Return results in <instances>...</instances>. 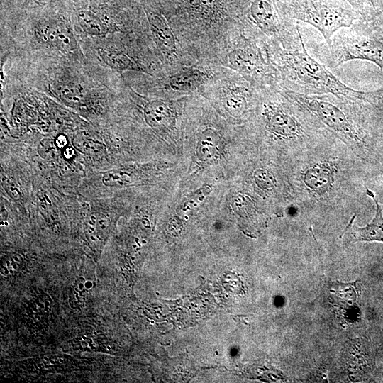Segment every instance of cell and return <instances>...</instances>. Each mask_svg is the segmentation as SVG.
<instances>
[{
	"instance_id": "obj_1",
	"label": "cell",
	"mask_w": 383,
	"mask_h": 383,
	"mask_svg": "<svg viewBox=\"0 0 383 383\" xmlns=\"http://www.w3.org/2000/svg\"><path fill=\"white\" fill-rule=\"evenodd\" d=\"M282 92L310 113L329 133L353 150H362L370 137L372 122L383 118V91L375 99L355 100L333 94Z\"/></svg>"
},
{
	"instance_id": "obj_2",
	"label": "cell",
	"mask_w": 383,
	"mask_h": 383,
	"mask_svg": "<svg viewBox=\"0 0 383 383\" xmlns=\"http://www.w3.org/2000/svg\"><path fill=\"white\" fill-rule=\"evenodd\" d=\"M284 89L296 93L333 94L355 100H370L379 96L383 87L374 91L355 90L338 79L324 65L311 57L303 43L299 48H278L274 51Z\"/></svg>"
},
{
	"instance_id": "obj_3",
	"label": "cell",
	"mask_w": 383,
	"mask_h": 383,
	"mask_svg": "<svg viewBox=\"0 0 383 383\" xmlns=\"http://www.w3.org/2000/svg\"><path fill=\"white\" fill-rule=\"evenodd\" d=\"M335 33L328 45V65L335 69L344 62L362 60L375 63L383 72V20L358 19Z\"/></svg>"
},
{
	"instance_id": "obj_4",
	"label": "cell",
	"mask_w": 383,
	"mask_h": 383,
	"mask_svg": "<svg viewBox=\"0 0 383 383\" xmlns=\"http://www.w3.org/2000/svg\"><path fill=\"white\" fill-rule=\"evenodd\" d=\"M289 17L310 24L321 32L327 44L343 28L361 19L360 15L343 0H287Z\"/></svg>"
},
{
	"instance_id": "obj_5",
	"label": "cell",
	"mask_w": 383,
	"mask_h": 383,
	"mask_svg": "<svg viewBox=\"0 0 383 383\" xmlns=\"http://www.w3.org/2000/svg\"><path fill=\"white\" fill-rule=\"evenodd\" d=\"M36 38L48 48L67 55H77L79 48L73 30L65 15L46 11L36 18Z\"/></svg>"
},
{
	"instance_id": "obj_6",
	"label": "cell",
	"mask_w": 383,
	"mask_h": 383,
	"mask_svg": "<svg viewBox=\"0 0 383 383\" xmlns=\"http://www.w3.org/2000/svg\"><path fill=\"white\" fill-rule=\"evenodd\" d=\"M229 61L236 70L261 83L267 74L260 52L253 45L237 48L229 54Z\"/></svg>"
},
{
	"instance_id": "obj_7",
	"label": "cell",
	"mask_w": 383,
	"mask_h": 383,
	"mask_svg": "<svg viewBox=\"0 0 383 383\" xmlns=\"http://www.w3.org/2000/svg\"><path fill=\"white\" fill-rule=\"evenodd\" d=\"M337 168L333 162L325 160L309 166L302 179L306 188L314 195L322 197L333 189Z\"/></svg>"
},
{
	"instance_id": "obj_8",
	"label": "cell",
	"mask_w": 383,
	"mask_h": 383,
	"mask_svg": "<svg viewBox=\"0 0 383 383\" xmlns=\"http://www.w3.org/2000/svg\"><path fill=\"white\" fill-rule=\"evenodd\" d=\"M367 194L374 201L376 211L372 220L365 226L360 228L353 225V219L345 232L350 235L351 242H380L383 243V214L382 209L375 199L373 192L366 188Z\"/></svg>"
},
{
	"instance_id": "obj_9",
	"label": "cell",
	"mask_w": 383,
	"mask_h": 383,
	"mask_svg": "<svg viewBox=\"0 0 383 383\" xmlns=\"http://www.w3.org/2000/svg\"><path fill=\"white\" fill-rule=\"evenodd\" d=\"M50 89L60 101L74 107L87 106L91 99L89 91L81 84L72 81H56L50 86Z\"/></svg>"
},
{
	"instance_id": "obj_10",
	"label": "cell",
	"mask_w": 383,
	"mask_h": 383,
	"mask_svg": "<svg viewBox=\"0 0 383 383\" xmlns=\"http://www.w3.org/2000/svg\"><path fill=\"white\" fill-rule=\"evenodd\" d=\"M152 33L157 44L167 52L173 53L176 50L174 35L165 20L155 11L145 9Z\"/></svg>"
},
{
	"instance_id": "obj_11",
	"label": "cell",
	"mask_w": 383,
	"mask_h": 383,
	"mask_svg": "<svg viewBox=\"0 0 383 383\" xmlns=\"http://www.w3.org/2000/svg\"><path fill=\"white\" fill-rule=\"evenodd\" d=\"M97 54L105 65L116 71L143 70L133 58L119 50L99 48Z\"/></svg>"
},
{
	"instance_id": "obj_12",
	"label": "cell",
	"mask_w": 383,
	"mask_h": 383,
	"mask_svg": "<svg viewBox=\"0 0 383 383\" xmlns=\"http://www.w3.org/2000/svg\"><path fill=\"white\" fill-rule=\"evenodd\" d=\"M144 114L147 123L155 128H167L172 120L168 106L159 100L148 103L144 110Z\"/></svg>"
},
{
	"instance_id": "obj_13",
	"label": "cell",
	"mask_w": 383,
	"mask_h": 383,
	"mask_svg": "<svg viewBox=\"0 0 383 383\" xmlns=\"http://www.w3.org/2000/svg\"><path fill=\"white\" fill-rule=\"evenodd\" d=\"M202 72L197 69H192L174 76L170 81V86L177 91H191L196 89L202 82Z\"/></svg>"
},
{
	"instance_id": "obj_14",
	"label": "cell",
	"mask_w": 383,
	"mask_h": 383,
	"mask_svg": "<svg viewBox=\"0 0 383 383\" xmlns=\"http://www.w3.org/2000/svg\"><path fill=\"white\" fill-rule=\"evenodd\" d=\"M250 94L246 88H239L228 94L226 98V103L233 114L241 116L246 111Z\"/></svg>"
},
{
	"instance_id": "obj_15",
	"label": "cell",
	"mask_w": 383,
	"mask_h": 383,
	"mask_svg": "<svg viewBox=\"0 0 383 383\" xmlns=\"http://www.w3.org/2000/svg\"><path fill=\"white\" fill-rule=\"evenodd\" d=\"M360 15L364 21H372L376 16L375 6L372 0H345Z\"/></svg>"
},
{
	"instance_id": "obj_16",
	"label": "cell",
	"mask_w": 383,
	"mask_h": 383,
	"mask_svg": "<svg viewBox=\"0 0 383 383\" xmlns=\"http://www.w3.org/2000/svg\"><path fill=\"white\" fill-rule=\"evenodd\" d=\"M74 144L79 150L87 153L98 152L103 148L101 143L83 134L74 138Z\"/></svg>"
},
{
	"instance_id": "obj_17",
	"label": "cell",
	"mask_w": 383,
	"mask_h": 383,
	"mask_svg": "<svg viewBox=\"0 0 383 383\" xmlns=\"http://www.w3.org/2000/svg\"><path fill=\"white\" fill-rule=\"evenodd\" d=\"M255 179L257 184L262 189H272L276 183L272 174L263 170H258L255 172Z\"/></svg>"
},
{
	"instance_id": "obj_18",
	"label": "cell",
	"mask_w": 383,
	"mask_h": 383,
	"mask_svg": "<svg viewBox=\"0 0 383 383\" xmlns=\"http://www.w3.org/2000/svg\"><path fill=\"white\" fill-rule=\"evenodd\" d=\"M56 143L58 147L63 148L67 144V139L66 137L64 135H59L56 140Z\"/></svg>"
},
{
	"instance_id": "obj_19",
	"label": "cell",
	"mask_w": 383,
	"mask_h": 383,
	"mask_svg": "<svg viewBox=\"0 0 383 383\" xmlns=\"http://www.w3.org/2000/svg\"><path fill=\"white\" fill-rule=\"evenodd\" d=\"M72 151L71 149L70 148H67L66 150H65V156L66 157H71L72 155Z\"/></svg>"
},
{
	"instance_id": "obj_20",
	"label": "cell",
	"mask_w": 383,
	"mask_h": 383,
	"mask_svg": "<svg viewBox=\"0 0 383 383\" xmlns=\"http://www.w3.org/2000/svg\"><path fill=\"white\" fill-rule=\"evenodd\" d=\"M35 1L39 2V3H50V2L55 1H58V0H35Z\"/></svg>"
},
{
	"instance_id": "obj_21",
	"label": "cell",
	"mask_w": 383,
	"mask_h": 383,
	"mask_svg": "<svg viewBox=\"0 0 383 383\" xmlns=\"http://www.w3.org/2000/svg\"><path fill=\"white\" fill-rule=\"evenodd\" d=\"M12 265H13V267L14 269H16V264H12Z\"/></svg>"
},
{
	"instance_id": "obj_22",
	"label": "cell",
	"mask_w": 383,
	"mask_h": 383,
	"mask_svg": "<svg viewBox=\"0 0 383 383\" xmlns=\"http://www.w3.org/2000/svg\"><path fill=\"white\" fill-rule=\"evenodd\" d=\"M59 361H60V362H63V360H62V359H59Z\"/></svg>"
},
{
	"instance_id": "obj_23",
	"label": "cell",
	"mask_w": 383,
	"mask_h": 383,
	"mask_svg": "<svg viewBox=\"0 0 383 383\" xmlns=\"http://www.w3.org/2000/svg\"><path fill=\"white\" fill-rule=\"evenodd\" d=\"M51 364H54V362L52 360H49Z\"/></svg>"
},
{
	"instance_id": "obj_24",
	"label": "cell",
	"mask_w": 383,
	"mask_h": 383,
	"mask_svg": "<svg viewBox=\"0 0 383 383\" xmlns=\"http://www.w3.org/2000/svg\"><path fill=\"white\" fill-rule=\"evenodd\" d=\"M44 359L47 361H49L46 357H44Z\"/></svg>"
},
{
	"instance_id": "obj_25",
	"label": "cell",
	"mask_w": 383,
	"mask_h": 383,
	"mask_svg": "<svg viewBox=\"0 0 383 383\" xmlns=\"http://www.w3.org/2000/svg\"><path fill=\"white\" fill-rule=\"evenodd\" d=\"M93 334H94L95 335H96V332H93Z\"/></svg>"
},
{
	"instance_id": "obj_26",
	"label": "cell",
	"mask_w": 383,
	"mask_h": 383,
	"mask_svg": "<svg viewBox=\"0 0 383 383\" xmlns=\"http://www.w3.org/2000/svg\"><path fill=\"white\" fill-rule=\"evenodd\" d=\"M6 264H7V266H9V265H10V263H9V262H7V263H6Z\"/></svg>"
},
{
	"instance_id": "obj_27",
	"label": "cell",
	"mask_w": 383,
	"mask_h": 383,
	"mask_svg": "<svg viewBox=\"0 0 383 383\" xmlns=\"http://www.w3.org/2000/svg\"><path fill=\"white\" fill-rule=\"evenodd\" d=\"M82 338L85 340L87 338L85 336H83Z\"/></svg>"
},
{
	"instance_id": "obj_28",
	"label": "cell",
	"mask_w": 383,
	"mask_h": 383,
	"mask_svg": "<svg viewBox=\"0 0 383 383\" xmlns=\"http://www.w3.org/2000/svg\"><path fill=\"white\" fill-rule=\"evenodd\" d=\"M45 368H48V367H49V366H47V365H45Z\"/></svg>"
},
{
	"instance_id": "obj_29",
	"label": "cell",
	"mask_w": 383,
	"mask_h": 383,
	"mask_svg": "<svg viewBox=\"0 0 383 383\" xmlns=\"http://www.w3.org/2000/svg\"><path fill=\"white\" fill-rule=\"evenodd\" d=\"M37 318H38V320H40V319L39 316H38Z\"/></svg>"
},
{
	"instance_id": "obj_30",
	"label": "cell",
	"mask_w": 383,
	"mask_h": 383,
	"mask_svg": "<svg viewBox=\"0 0 383 383\" xmlns=\"http://www.w3.org/2000/svg\"><path fill=\"white\" fill-rule=\"evenodd\" d=\"M107 348H108L109 350H110V349H111V348H110V347H109V346L107 347Z\"/></svg>"
},
{
	"instance_id": "obj_31",
	"label": "cell",
	"mask_w": 383,
	"mask_h": 383,
	"mask_svg": "<svg viewBox=\"0 0 383 383\" xmlns=\"http://www.w3.org/2000/svg\"></svg>"
}]
</instances>
